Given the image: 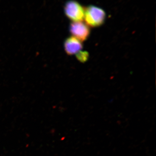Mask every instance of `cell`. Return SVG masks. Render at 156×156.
<instances>
[{"label": "cell", "instance_id": "obj_1", "mask_svg": "<svg viewBox=\"0 0 156 156\" xmlns=\"http://www.w3.org/2000/svg\"><path fill=\"white\" fill-rule=\"evenodd\" d=\"M106 18V13L104 10L99 7L90 5L85 9L84 19L89 27H96L104 23Z\"/></svg>", "mask_w": 156, "mask_h": 156}, {"label": "cell", "instance_id": "obj_2", "mask_svg": "<svg viewBox=\"0 0 156 156\" xmlns=\"http://www.w3.org/2000/svg\"><path fill=\"white\" fill-rule=\"evenodd\" d=\"M64 10L66 16L73 22L82 21L84 19L85 9L77 1H68L65 5Z\"/></svg>", "mask_w": 156, "mask_h": 156}, {"label": "cell", "instance_id": "obj_3", "mask_svg": "<svg viewBox=\"0 0 156 156\" xmlns=\"http://www.w3.org/2000/svg\"><path fill=\"white\" fill-rule=\"evenodd\" d=\"M69 31L73 37L81 42L86 41L90 35L89 27L82 21L71 23L69 27Z\"/></svg>", "mask_w": 156, "mask_h": 156}, {"label": "cell", "instance_id": "obj_4", "mask_svg": "<svg viewBox=\"0 0 156 156\" xmlns=\"http://www.w3.org/2000/svg\"><path fill=\"white\" fill-rule=\"evenodd\" d=\"M83 45L80 40L73 37H69L65 41V50L68 55H74L81 51L83 49Z\"/></svg>", "mask_w": 156, "mask_h": 156}, {"label": "cell", "instance_id": "obj_5", "mask_svg": "<svg viewBox=\"0 0 156 156\" xmlns=\"http://www.w3.org/2000/svg\"><path fill=\"white\" fill-rule=\"evenodd\" d=\"M77 59L81 62L87 61L89 57V54L87 51H80L76 55Z\"/></svg>", "mask_w": 156, "mask_h": 156}]
</instances>
